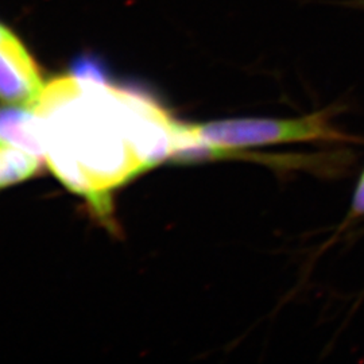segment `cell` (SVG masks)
<instances>
[{
	"mask_svg": "<svg viewBox=\"0 0 364 364\" xmlns=\"http://www.w3.org/2000/svg\"><path fill=\"white\" fill-rule=\"evenodd\" d=\"M0 142L43 161L46 156L45 129L36 107L1 105Z\"/></svg>",
	"mask_w": 364,
	"mask_h": 364,
	"instance_id": "obj_4",
	"label": "cell"
},
{
	"mask_svg": "<svg viewBox=\"0 0 364 364\" xmlns=\"http://www.w3.org/2000/svg\"><path fill=\"white\" fill-rule=\"evenodd\" d=\"M351 212L353 216H364V173L353 195Z\"/></svg>",
	"mask_w": 364,
	"mask_h": 364,
	"instance_id": "obj_6",
	"label": "cell"
},
{
	"mask_svg": "<svg viewBox=\"0 0 364 364\" xmlns=\"http://www.w3.org/2000/svg\"><path fill=\"white\" fill-rule=\"evenodd\" d=\"M39 168L36 156L0 142V191L34 177Z\"/></svg>",
	"mask_w": 364,
	"mask_h": 364,
	"instance_id": "obj_5",
	"label": "cell"
},
{
	"mask_svg": "<svg viewBox=\"0 0 364 364\" xmlns=\"http://www.w3.org/2000/svg\"><path fill=\"white\" fill-rule=\"evenodd\" d=\"M335 131L323 115L299 119H225L186 126L180 161H197L221 153L267 144L328 141Z\"/></svg>",
	"mask_w": 364,
	"mask_h": 364,
	"instance_id": "obj_2",
	"label": "cell"
},
{
	"mask_svg": "<svg viewBox=\"0 0 364 364\" xmlns=\"http://www.w3.org/2000/svg\"><path fill=\"white\" fill-rule=\"evenodd\" d=\"M38 65L15 34L0 41V100L34 107L43 92Z\"/></svg>",
	"mask_w": 364,
	"mask_h": 364,
	"instance_id": "obj_3",
	"label": "cell"
},
{
	"mask_svg": "<svg viewBox=\"0 0 364 364\" xmlns=\"http://www.w3.org/2000/svg\"><path fill=\"white\" fill-rule=\"evenodd\" d=\"M358 6L364 9V0H358Z\"/></svg>",
	"mask_w": 364,
	"mask_h": 364,
	"instance_id": "obj_7",
	"label": "cell"
},
{
	"mask_svg": "<svg viewBox=\"0 0 364 364\" xmlns=\"http://www.w3.org/2000/svg\"><path fill=\"white\" fill-rule=\"evenodd\" d=\"M34 107L49 168L102 218L111 215L114 189L173 159L177 150L180 123L151 96L108 80L54 78Z\"/></svg>",
	"mask_w": 364,
	"mask_h": 364,
	"instance_id": "obj_1",
	"label": "cell"
}]
</instances>
